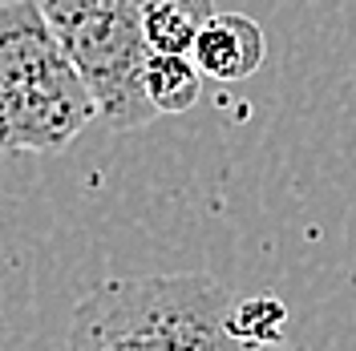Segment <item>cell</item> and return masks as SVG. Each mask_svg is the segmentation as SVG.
<instances>
[{"label": "cell", "mask_w": 356, "mask_h": 351, "mask_svg": "<svg viewBox=\"0 0 356 351\" xmlns=\"http://www.w3.org/2000/svg\"><path fill=\"white\" fill-rule=\"evenodd\" d=\"M215 275H138L93 286L73 307L65 351H251L231 331Z\"/></svg>", "instance_id": "obj_1"}, {"label": "cell", "mask_w": 356, "mask_h": 351, "mask_svg": "<svg viewBox=\"0 0 356 351\" xmlns=\"http://www.w3.org/2000/svg\"><path fill=\"white\" fill-rule=\"evenodd\" d=\"M97 117L41 0H0V157L61 154Z\"/></svg>", "instance_id": "obj_2"}, {"label": "cell", "mask_w": 356, "mask_h": 351, "mask_svg": "<svg viewBox=\"0 0 356 351\" xmlns=\"http://www.w3.org/2000/svg\"><path fill=\"white\" fill-rule=\"evenodd\" d=\"M142 4L146 0H41L44 21L65 61L86 81L97 117L118 133L150 126L158 117L142 85L150 61Z\"/></svg>", "instance_id": "obj_3"}, {"label": "cell", "mask_w": 356, "mask_h": 351, "mask_svg": "<svg viewBox=\"0 0 356 351\" xmlns=\"http://www.w3.org/2000/svg\"><path fill=\"white\" fill-rule=\"evenodd\" d=\"M264 57H267L264 28H259V21H251L243 12H215L207 21V28L199 33L195 53H191V61L199 65L202 77L222 81V85L247 81L251 73H259Z\"/></svg>", "instance_id": "obj_4"}, {"label": "cell", "mask_w": 356, "mask_h": 351, "mask_svg": "<svg viewBox=\"0 0 356 351\" xmlns=\"http://www.w3.org/2000/svg\"><path fill=\"white\" fill-rule=\"evenodd\" d=\"M211 17H215V0H146L142 4L146 49L158 57H191Z\"/></svg>", "instance_id": "obj_5"}, {"label": "cell", "mask_w": 356, "mask_h": 351, "mask_svg": "<svg viewBox=\"0 0 356 351\" xmlns=\"http://www.w3.org/2000/svg\"><path fill=\"white\" fill-rule=\"evenodd\" d=\"M142 85H146V101L154 105V113L175 117V113H186L199 105L202 73L191 57H158V53H150Z\"/></svg>", "instance_id": "obj_6"}, {"label": "cell", "mask_w": 356, "mask_h": 351, "mask_svg": "<svg viewBox=\"0 0 356 351\" xmlns=\"http://www.w3.org/2000/svg\"><path fill=\"white\" fill-rule=\"evenodd\" d=\"M227 331L251 351H271L284 348V331H288V307L275 295H251L235 299L227 315Z\"/></svg>", "instance_id": "obj_7"}, {"label": "cell", "mask_w": 356, "mask_h": 351, "mask_svg": "<svg viewBox=\"0 0 356 351\" xmlns=\"http://www.w3.org/2000/svg\"><path fill=\"white\" fill-rule=\"evenodd\" d=\"M271 351H296V348H271Z\"/></svg>", "instance_id": "obj_8"}]
</instances>
